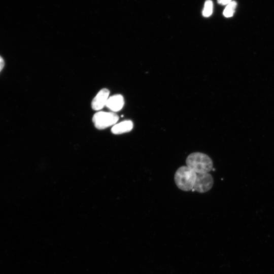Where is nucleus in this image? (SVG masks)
<instances>
[{
	"label": "nucleus",
	"instance_id": "nucleus-1",
	"mask_svg": "<svg viewBox=\"0 0 274 274\" xmlns=\"http://www.w3.org/2000/svg\"><path fill=\"white\" fill-rule=\"evenodd\" d=\"M186 166L196 174L209 173L212 170L213 163L207 154L200 152L191 153L186 160Z\"/></svg>",
	"mask_w": 274,
	"mask_h": 274
},
{
	"label": "nucleus",
	"instance_id": "nucleus-2",
	"mask_svg": "<svg viewBox=\"0 0 274 274\" xmlns=\"http://www.w3.org/2000/svg\"><path fill=\"white\" fill-rule=\"evenodd\" d=\"M197 174L187 166L179 167L175 173L174 180L177 187L189 191L193 188Z\"/></svg>",
	"mask_w": 274,
	"mask_h": 274
},
{
	"label": "nucleus",
	"instance_id": "nucleus-3",
	"mask_svg": "<svg viewBox=\"0 0 274 274\" xmlns=\"http://www.w3.org/2000/svg\"><path fill=\"white\" fill-rule=\"evenodd\" d=\"M118 119V116L114 112L99 111L94 114L92 121L96 128L103 129L115 125Z\"/></svg>",
	"mask_w": 274,
	"mask_h": 274
},
{
	"label": "nucleus",
	"instance_id": "nucleus-4",
	"mask_svg": "<svg viewBox=\"0 0 274 274\" xmlns=\"http://www.w3.org/2000/svg\"><path fill=\"white\" fill-rule=\"evenodd\" d=\"M214 184L213 177L209 173H198L192 190L199 193H204L210 190Z\"/></svg>",
	"mask_w": 274,
	"mask_h": 274
},
{
	"label": "nucleus",
	"instance_id": "nucleus-5",
	"mask_svg": "<svg viewBox=\"0 0 274 274\" xmlns=\"http://www.w3.org/2000/svg\"><path fill=\"white\" fill-rule=\"evenodd\" d=\"M110 91L107 88L101 89L93 99L91 102L92 109L99 111L106 106L109 97Z\"/></svg>",
	"mask_w": 274,
	"mask_h": 274
},
{
	"label": "nucleus",
	"instance_id": "nucleus-6",
	"mask_svg": "<svg viewBox=\"0 0 274 274\" xmlns=\"http://www.w3.org/2000/svg\"><path fill=\"white\" fill-rule=\"evenodd\" d=\"M124 104L123 96L121 94H115L109 97L106 106L112 112H114L121 110Z\"/></svg>",
	"mask_w": 274,
	"mask_h": 274
},
{
	"label": "nucleus",
	"instance_id": "nucleus-7",
	"mask_svg": "<svg viewBox=\"0 0 274 274\" xmlns=\"http://www.w3.org/2000/svg\"><path fill=\"white\" fill-rule=\"evenodd\" d=\"M133 128V123L131 120H125L118 124H115L112 127L111 131L115 134H119L127 132Z\"/></svg>",
	"mask_w": 274,
	"mask_h": 274
},
{
	"label": "nucleus",
	"instance_id": "nucleus-8",
	"mask_svg": "<svg viewBox=\"0 0 274 274\" xmlns=\"http://www.w3.org/2000/svg\"><path fill=\"white\" fill-rule=\"evenodd\" d=\"M237 4L235 1H231L227 5L223 11V15L226 17H230L233 16Z\"/></svg>",
	"mask_w": 274,
	"mask_h": 274
},
{
	"label": "nucleus",
	"instance_id": "nucleus-9",
	"mask_svg": "<svg viewBox=\"0 0 274 274\" xmlns=\"http://www.w3.org/2000/svg\"><path fill=\"white\" fill-rule=\"evenodd\" d=\"M213 12V2L211 0H207L205 2L202 11L204 17H208L211 15Z\"/></svg>",
	"mask_w": 274,
	"mask_h": 274
},
{
	"label": "nucleus",
	"instance_id": "nucleus-10",
	"mask_svg": "<svg viewBox=\"0 0 274 274\" xmlns=\"http://www.w3.org/2000/svg\"><path fill=\"white\" fill-rule=\"evenodd\" d=\"M217 2L219 4L225 5L229 4L231 0H217Z\"/></svg>",
	"mask_w": 274,
	"mask_h": 274
},
{
	"label": "nucleus",
	"instance_id": "nucleus-11",
	"mask_svg": "<svg viewBox=\"0 0 274 274\" xmlns=\"http://www.w3.org/2000/svg\"><path fill=\"white\" fill-rule=\"evenodd\" d=\"M4 60L3 59V58L0 56V72L3 69L4 66Z\"/></svg>",
	"mask_w": 274,
	"mask_h": 274
}]
</instances>
